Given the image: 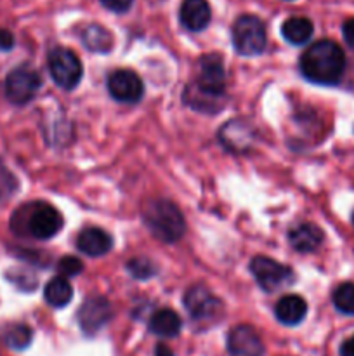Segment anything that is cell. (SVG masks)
I'll return each instance as SVG.
<instances>
[{"label": "cell", "mask_w": 354, "mask_h": 356, "mask_svg": "<svg viewBox=\"0 0 354 356\" xmlns=\"http://www.w3.org/2000/svg\"><path fill=\"white\" fill-rule=\"evenodd\" d=\"M31 339H33V332L28 325L24 323H14V325H9L3 332V343L10 348V350H26L31 344Z\"/></svg>", "instance_id": "cell-23"}, {"label": "cell", "mask_w": 354, "mask_h": 356, "mask_svg": "<svg viewBox=\"0 0 354 356\" xmlns=\"http://www.w3.org/2000/svg\"><path fill=\"white\" fill-rule=\"evenodd\" d=\"M127 271L137 280H148L158 273V268L153 261L146 259V257H134L127 263Z\"/></svg>", "instance_id": "cell-25"}, {"label": "cell", "mask_w": 354, "mask_h": 356, "mask_svg": "<svg viewBox=\"0 0 354 356\" xmlns=\"http://www.w3.org/2000/svg\"><path fill=\"white\" fill-rule=\"evenodd\" d=\"M346 70V56L333 40H318L305 49L301 58V72L309 82L335 86Z\"/></svg>", "instance_id": "cell-1"}, {"label": "cell", "mask_w": 354, "mask_h": 356, "mask_svg": "<svg viewBox=\"0 0 354 356\" xmlns=\"http://www.w3.org/2000/svg\"><path fill=\"white\" fill-rule=\"evenodd\" d=\"M155 356H174V353L167 344H158L155 350Z\"/></svg>", "instance_id": "cell-32"}, {"label": "cell", "mask_w": 354, "mask_h": 356, "mask_svg": "<svg viewBox=\"0 0 354 356\" xmlns=\"http://www.w3.org/2000/svg\"><path fill=\"white\" fill-rule=\"evenodd\" d=\"M231 356H264V344L257 330L250 325H236L228 336Z\"/></svg>", "instance_id": "cell-12"}, {"label": "cell", "mask_w": 354, "mask_h": 356, "mask_svg": "<svg viewBox=\"0 0 354 356\" xmlns=\"http://www.w3.org/2000/svg\"><path fill=\"white\" fill-rule=\"evenodd\" d=\"M333 306L344 315H354V284L346 282L333 291Z\"/></svg>", "instance_id": "cell-24"}, {"label": "cell", "mask_w": 354, "mask_h": 356, "mask_svg": "<svg viewBox=\"0 0 354 356\" xmlns=\"http://www.w3.org/2000/svg\"><path fill=\"white\" fill-rule=\"evenodd\" d=\"M340 356H354V336L344 341L342 346H340Z\"/></svg>", "instance_id": "cell-31"}, {"label": "cell", "mask_w": 354, "mask_h": 356, "mask_svg": "<svg viewBox=\"0 0 354 356\" xmlns=\"http://www.w3.org/2000/svg\"><path fill=\"white\" fill-rule=\"evenodd\" d=\"M342 35L346 44L349 45L351 49H354V17L347 19L346 23L342 24Z\"/></svg>", "instance_id": "cell-29"}, {"label": "cell", "mask_w": 354, "mask_h": 356, "mask_svg": "<svg viewBox=\"0 0 354 356\" xmlns=\"http://www.w3.org/2000/svg\"><path fill=\"white\" fill-rule=\"evenodd\" d=\"M183 99L187 106L196 111H203V113H217L226 104V96H214V94L205 92L194 82L186 87Z\"/></svg>", "instance_id": "cell-17"}, {"label": "cell", "mask_w": 354, "mask_h": 356, "mask_svg": "<svg viewBox=\"0 0 354 356\" xmlns=\"http://www.w3.org/2000/svg\"><path fill=\"white\" fill-rule=\"evenodd\" d=\"M312 31H314V26H312L311 21L307 17L301 16L288 17L283 23V26H281L283 38L287 42H290L292 45L305 44L312 37Z\"/></svg>", "instance_id": "cell-20"}, {"label": "cell", "mask_w": 354, "mask_h": 356, "mask_svg": "<svg viewBox=\"0 0 354 356\" xmlns=\"http://www.w3.org/2000/svg\"><path fill=\"white\" fill-rule=\"evenodd\" d=\"M179 17L186 30L201 31L210 23V6L207 0H184L179 10Z\"/></svg>", "instance_id": "cell-14"}, {"label": "cell", "mask_w": 354, "mask_h": 356, "mask_svg": "<svg viewBox=\"0 0 354 356\" xmlns=\"http://www.w3.org/2000/svg\"><path fill=\"white\" fill-rule=\"evenodd\" d=\"M305 313H307V305L301 296L295 294L281 298L274 308L278 322H281L283 325H298L305 318Z\"/></svg>", "instance_id": "cell-18"}, {"label": "cell", "mask_w": 354, "mask_h": 356, "mask_svg": "<svg viewBox=\"0 0 354 356\" xmlns=\"http://www.w3.org/2000/svg\"><path fill=\"white\" fill-rule=\"evenodd\" d=\"M323 232L312 222H301L288 232V242L297 252H314L323 243Z\"/></svg>", "instance_id": "cell-15"}, {"label": "cell", "mask_w": 354, "mask_h": 356, "mask_svg": "<svg viewBox=\"0 0 354 356\" xmlns=\"http://www.w3.org/2000/svg\"><path fill=\"white\" fill-rule=\"evenodd\" d=\"M250 271H252L257 285L264 292H276L287 285L294 284V271L288 266L278 263V261L271 259V257H253L252 263H250Z\"/></svg>", "instance_id": "cell-5"}, {"label": "cell", "mask_w": 354, "mask_h": 356, "mask_svg": "<svg viewBox=\"0 0 354 356\" xmlns=\"http://www.w3.org/2000/svg\"><path fill=\"white\" fill-rule=\"evenodd\" d=\"M58 271L61 273V277H75V275L82 273L83 271V263L75 256H66L61 257L58 263Z\"/></svg>", "instance_id": "cell-27"}, {"label": "cell", "mask_w": 354, "mask_h": 356, "mask_svg": "<svg viewBox=\"0 0 354 356\" xmlns=\"http://www.w3.org/2000/svg\"><path fill=\"white\" fill-rule=\"evenodd\" d=\"M49 72H51L52 80L56 86H59L65 90L75 89L80 83L83 75V68L80 59L73 51L66 47L52 49L49 54Z\"/></svg>", "instance_id": "cell-4"}, {"label": "cell", "mask_w": 354, "mask_h": 356, "mask_svg": "<svg viewBox=\"0 0 354 356\" xmlns=\"http://www.w3.org/2000/svg\"><path fill=\"white\" fill-rule=\"evenodd\" d=\"M82 42L92 52H110L113 47V35L101 24H89L82 31Z\"/></svg>", "instance_id": "cell-22"}, {"label": "cell", "mask_w": 354, "mask_h": 356, "mask_svg": "<svg viewBox=\"0 0 354 356\" xmlns=\"http://www.w3.org/2000/svg\"><path fill=\"white\" fill-rule=\"evenodd\" d=\"M42 79L35 70L21 66L12 70L6 79V96L14 104H26L37 96Z\"/></svg>", "instance_id": "cell-7"}, {"label": "cell", "mask_w": 354, "mask_h": 356, "mask_svg": "<svg viewBox=\"0 0 354 356\" xmlns=\"http://www.w3.org/2000/svg\"><path fill=\"white\" fill-rule=\"evenodd\" d=\"M142 221L155 238L165 243L177 242L186 232V221L180 209L165 198L149 200L142 209Z\"/></svg>", "instance_id": "cell-2"}, {"label": "cell", "mask_w": 354, "mask_h": 356, "mask_svg": "<svg viewBox=\"0 0 354 356\" xmlns=\"http://www.w3.org/2000/svg\"><path fill=\"white\" fill-rule=\"evenodd\" d=\"M108 90L111 97L120 103L134 104L144 96V83L132 70H117L108 76Z\"/></svg>", "instance_id": "cell-9"}, {"label": "cell", "mask_w": 354, "mask_h": 356, "mask_svg": "<svg viewBox=\"0 0 354 356\" xmlns=\"http://www.w3.org/2000/svg\"><path fill=\"white\" fill-rule=\"evenodd\" d=\"M132 2L134 0H101V3L113 13H125V10L130 9Z\"/></svg>", "instance_id": "cell-28"}, {"label": "cell", "mask_w": 354, "mask_h": 356, "mask_svg": "<svg viewBox=\"0 0 354 356\" xmlns=\"http://www.w3.org/2000/svg\"><path fill=\"white\" fill-rule=\"evenodd\" d=\"M353 225H354V212H353Z\"/></svg>", "instance_id": "cell-33"}, {"label": "cell", "mask_w": 354, "mask_h": 356, "mask_svg": "<svg viewBox=\"0 0 354 356\" xmlns=\"http://www.w3.org/2000/svg\"><path fill=\"white\" fill-rule=\"evenodd\" d=\"M30 209H23L26 212V233L38 240H49L58 235L62 229V216L56 207L49 204L28 205Z\"/></svg>", "instance_id": "cell-6"}, {"label": "cell", "mask_w": 354, "mask_h": 356, "mask_svg": "<svg viewBox=\"0 0 354 356\" xmlns=\"http://www.w3.org/2000/svg\"><path fill=\"white\" fill-rule=\"evenodd\" d=\"M180 327L183 322L179 315L170 308L158 309L149 318V330L160 337H176L180 332Z\"/></svg>", "instance_id": "cell-19"}, {"label": "cell", "mask_w": 354, "mask_h": 356, "mask_svg": "<svg viewBox=\"0 0 354 356\" xmlns=\"http://www.w3.org/2000/svg\"><path fill=\"white\" fill-rule=\"evenodd\" d=\"M14 47V37L10 31L0 30V51H10Z\"/></svg>", "instance_id": "cell-30"}, {"label": "cell", "mask_w": 354, "mask_h": 356, "mask_svg": "<svg viewBox=\"0 0 354 356\" xmlns=\"http://www.w3.org/2000/svg\"><path fill=\"white\" fill-rule=\"evenodd\" d=\"M44 298L52 308H62L73 299V287L68 278L56 277L45 285Z\"/></svg>", "instance_id": "cell-21"}, {"label": "cell", "mask_w": 354, "mask_h": 356, "mask_svg": "<svg viewBox=\"0 0 354 356\" xmlns=\"http://www.w3.org/2000/svg\"><path fill=\"white\" fill-rule=\"evenodd\" d=\"M221 301L205 285H193L184 294V308L194 320H208L221 309Z\"/></svg>", "instance_id": "cell-11"}, {"label": "cell", "mask_w": 354, "mask_h": 356, "mask_svg": "<svg viewBox=\"0 0 354 356\" xmlns=\"http://www.w3.org/2000/svg\"><path fill=\"white\" fill-rule=\"evenodd\" d=\"M76 247L85 256L101 257L110 252L111 247H113V240L104 229L85 228L80 232L78 238H76Z\"/></svg>", "instance_id": "cell-16"}, {"label": "cell", "mask_w": 354, "mask_h": 356, "mask_svg": "<svg viewBox=\"0 0 354 356\" xmlns=\"http://www.w3.org/2000/svg\"><path fill=\"white\" fill-rule=\"evenodd\" d=\"M16 190H17L16 177H14L12 174H10V170L0 162V202L12 197V193Z\"/></svg>", "instance_id": "cell-26"}, {"label": "cell", "mask_w": 354, "mask_h": 356, "mask_svg": "<svg viewBox=\"0 0 354 356\" xmlns=\"http://www.w3.org/2000/svg\"><path fill=\"white\" fill-rule=\"evenodd\" d=\"M219 141L228 152L246 153L255 141V132L246 122L231 120L219 131Z\"/></svg>", "instance_id": "cell-13"}, {"label": "cell", "mask_w": 354, "mask_h": 356, "mask_svg": "<svg viewBox=\"0 0 354 356\" xmlns=\"http://www.w3.org/2000/svg\"><path fill=\"white\" fill-rule=\"evenodd\" d=\"M113 309L110 301L103 296H92L83 301L82 308L78 312V323L85 334H96L110 322Z\"/></svg>", "instance_id": "cell-10"}, {"label": "cell", "mask_w": 354, "mask_h": 356, "mask_svg": "<svg viewBox=\"0 0 354 356\" xmlns=\"http://www.w3.org/2000/svg\"><path fill=\"white\" fill-rule=\"evenodd\" d=\"M194 83L208 94L226 96V70L221 54L210 52L201 56L198 61V76Z\"/></svg>", "instance_id": "cell-8"}, {"label": "cell", "mask_w": 354, "mask_h": 356, "mask_svg": "<svg viewBox=\"0 0 354 356\" xmlns=\"http://www.w3.org/2000/svg\"><path fill=\"white\" fill-rule=\"evenodd\" d=\"M233 45L236 52L242 56H259L262 54L267 44L266 26L262 21L252 14L239 16L233 24Z\"/></svg>", "instance_id": "cell-3"}]
</instances>
